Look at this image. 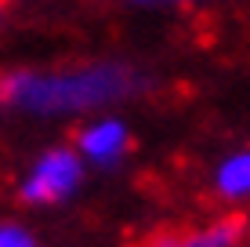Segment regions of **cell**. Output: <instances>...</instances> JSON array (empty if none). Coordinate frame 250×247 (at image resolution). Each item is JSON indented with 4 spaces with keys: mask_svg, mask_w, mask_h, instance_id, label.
Wrapping results in <instances>:
<instances>
[{
    "mask_svg": "<svg viewBox=\"0 0 250 247\" xmlns=\"http://www.w3.org/2000/svg\"><path fill=\"white\" fill-rule=\"evenodd\" d=\"M247 229H250V222L243 215H225V218H218V222L182 236V247H239V240L247 236Z\"/></svg>",
    "mask_w": 250,
    "mask_h": 247,
    "instance_id": "obj_2",
    "label": "cell"
},
{
    "mask_svg": "<svg viewBox=\"0 0 250 247\" xmlns=\"http://www.w3.org/2000/svg\"><path fill=\"white\" fill-rule=\"evenodd\" d=\"M218 185L225 197H243V193H250V153H243V157H232L225 167L218 171Z\"/></svg>",
    "mask_w": 250,
    "mask_h": 247,
    "instance_id": "obj_4",
    "label": "cell"
},
{
    "mask_svg": "<svg viewBox=\"0 0 250 247\" xmlns=\"http://www.w3.org/2000/svg\"><path fill=\"white\" fill-rule=\"evenodd\" d=\"M124 146H127V131L116 120H102V124H94V127H87V131L80 135V149L87 153V157H94V160L116 157Z\"/></svg>",
    "mask_w": 250,
    "mask_h": 247,
    "instance_id": "obj_3",
    "label": "cell"
},
{
    "mask_svg": "<svg viewBox=\"0 0 250 247\" xmlns=\"http://www.w3.org/2000/svg\"><path fill=\"white\" fill-rule=\"evenodd\" d=\"M0 247H33V240H29V233H25V229L4 225V229H0Z\"/></svg>",
    "mask_w": 250,
    "mask_h": 247,
    "instance_id": "obj_5",
    "label": "cell"
},
{
    "mask_svg": "<svg viewBox=\"0 0 250 247\" xmlns=\"http://www.w3.org/2000/svg\"><path fill=\"white\" fill-rule=\"evenodd\" d=\"M145 247H182V236H170V233H160V236H152Z\"/></svg>",
    "mask_w": 250,
    "mask_h": 247,
    "instance_id": "obj_6",
    "label": "cell"
},
{
    "mask_svg": "<svg viewBox=\"0 0 250 247\" xmlns=\"http://www.w3.org/2000/svg\"><path fill=\"white\" fill-rule=\"evenodd\" d=\"M76 182H80V157L69 153V149H55L33 167V175L22 185V197L33 200V203H55Z\"/></svg>",
    "mask_w": 250,
    "mask_h": 247,
    "instance_id": "obj_1",
    "label": "cell"
}]
</instances>
